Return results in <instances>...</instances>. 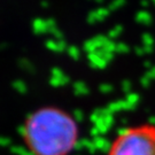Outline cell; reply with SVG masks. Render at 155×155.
Masks as SVG:
<instances>
[{
    "instance_id": "6da1fadb",
    "label": "cell",
    "mask_w": 155,
    "mask_h": 155,
    "mask_svg": "<svg viewBox=\"0 0 155 155\" xmlns=\"http://www.w3.org/2000/svg\"><path fill=\"white\" fill-rule=\"evenodd\" d=\"M21 138L31 155H70L79 141V125L64 109L44 106L24 120Z\"/></svg>"
},
{
    "instance_id": "7a4b0ae2",
    "label": "cell",
    "mask_w": 155,
    "mask_h": 155,
    "mask_svg": "<svg viewBox=\"0 0 155 155\" xmlns=\"http://www.w3.org/2000/svg\"><path fill=\"white\" fill-rule=\"evenodd\" d=\"M106 155H155V124L141 123L122 129Z\"/></svg>"
},
{
    "instance_id": "3957f363",
    "label": "cell",
    "mask_w": 155,
    "mask_h": 155,
    "mask_svg": "<svg viewBox=\"0 0 155 155\" xmlns=\"http://www.w3.org/2000/svg\"><path fill=\"white\" fill-rule=\"evenodd\" d=\"M68 53H69V55L71 56V58H76L77 59L78 56H79V50H78L77 47H75V46H70V47H68Z\"/></svg>"
}]
</instances>
